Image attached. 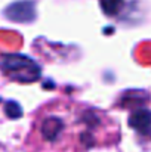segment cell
Segmentation results:
<instances>
[{"label": "cell", "instance_id": "cell-2", "mask_svg": "<svg viewBox=\"0 0 151 152\" xmlns=\"http://www.w3.org/2000/svg\"><path fill=\"white\" fill-rule=\"evenodd\" d=\"M129 121L133 126V129L139 130L141 133H147L151 129V112L147 109H141L135 112Z\"/></svg>", "mask_w": 151, "mask_h": 152}, {"label": "cell", "instance_id": "cell-1", "mask_svg": "<svg viewBox=\"0 0 151 152\" xmlns=\"http://www.w3.org/2000/svg\"><path fill=\"white\" fill-rule=\"evenodd\" d=\"M113 126L98 108L52 101L34 114L27 137L28 152H86L108 143Z\"/></svg>", "mask_w": 151, "mask_h": 152}]
</instances>
